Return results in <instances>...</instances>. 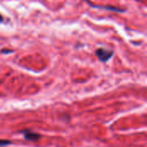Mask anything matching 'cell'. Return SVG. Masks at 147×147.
<instances>
[{"label": "cell", "mask_w": 147, "mask_h": 147, "mask_svg": "<svg viewBox=\"0 0 147 147\" xmlns=\"http://www.w3.org/2000/svg\"><path fill=\"white\" fill-rule=\"evenodd\" d=\"M113 53H114L113 51H110V50H108V49H104V48H98L96 51V56L102 62L108 61L113 56Z\"/></svg>", "instance_id": "6da1fadb"}, {"label": "cell", "mask_w": 147, "mask_h": 147, "mask_svg": "<svg viewBox=\"0 0 147 147\" xmlns=\"http://www.w3.org/2000/svg\"><path fill=\"white\" fill-rule=\"evenodd\" d=\"M3 22V16L0 15V22Z\"/></svg>", "instance_id": "277c9868"}, {"label": "cell", "mask_w": 147, "mask_h": 147, "mask_svg": "<svg viewBox=\"0 0 147 147\" xmlns=\"http://www.w3.org/2000/svg\"><path fill=\"white\" fill-rule=\"evenodd\" d=\"M22 134H23L24 138L27 140H30V141H37L41 137L39 134L33 133L31 131H24V132H22Z\"/></svg>", "instance_id": "7a4b0ae2"}, {"label": "cell", "mask_w": 147, "mask_h": 147, "mask_svg": "<svg viewBox=\"0 0 147 147\" xmlns=\"http://www.w3.org/2000/svg\"><path fill=\"white\" fill-rule=\"evenodd\" d=\"M10 144V141L9 140H0V146H8Z\"/></svg>", "instance_id": "3957f363"}]
</instances>
